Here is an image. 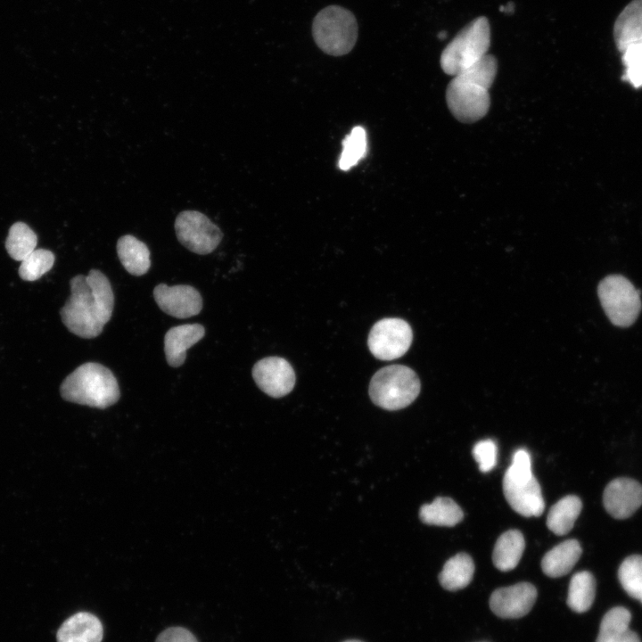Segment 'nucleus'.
<instances>
[{"label": "nucleus", "instance_id": "6", "mask_svg": "<svg viewBox=\"0 0 642 642\" xmlns=\"http://www.w3.org/2000/svg\"><path fill=\"white\" fill-rule=\"evenodd\" d=\"M420 389V380L413 369L403 365H391L373 375L369 396L376 406L394 411L410 405L419 395Z\"/></svg>", "mask_w": 642, "mask_h": 642}, {"label": "nucleus", "instance_id": "7", "mask_svg": "<svg viewBox=\"0 0 642 642\" xmlns=\"http://www.w3.org/2000/svg\"><path fill=\"white\" fill-rule=\"evenodd\" d=\"M313 38L325 54L341 56L350 53L358 38V24L349 10L330 5L321 10L313 21Z\"/></svg>", "mask_w": 642, "mask_h": 642}, {"label": "nucleus", "instance_id": "32", "mask_svg": "<svg viewBox=\"0 0 642 642\" xmlns=\"http://www.w3.org/2000/svg\"><path fill=\"white\" fill-rule=\"evenodd\" d=\"M156 642H198L194 635L181 627L169 628L162 631Z\"/></svg>", "mask_w": 642, "mask_h": 642}, {"label": "nucleus", "instance_id": "9", "mask_svg": "<svg viewBox=\"0 0 642 642\" xmlns=\"http://www.w3.org/2000/svg\"><path fill=\"white\" fill-rule=\"evenodd\" d=\"M175 231L183 246L200 255L212 252L223 237L218 226L196 210L180 212L175 221Z\"/></svg>", "mask_w": 642, "mask_h": 642}, {"label": "nucleus", "instance_id": "15", "mask_svg": "<svg viewBox=\"0 0 642 642\" xmlns=\"http://www.w3.org/2000/svg\"><path fill=\"white\" fill-rule=\"evenodd\" d=\"M205 333L200 324H185L170 328L164 337V352L168 364L172 367L182 366L186 350L198 342Z\"/></svg>", "mask_w": 642, "mask_h": 642}, {"label": "nucleus", "instance_id": "10", "mask_svg": "<svg viewBox=\"0 0 642 642\" xmlns=\"http://www.w3.org/2000/svg\"><path fill=\"white\" fill-rule=\"evenodd\" d=\"M413 332L405 320L396 317L377 321L370 330L367 345L378 359L392 360L402 357L409 349Z\"/></svg>", "mask_w": 642, "mask_h": 642}, {"label": "nucleus", "instance_id": "22", "mask_svg": "<svg viewBox=\"0 0 642 642\" xmlns=\"http://www.w3.org/2000/svg\"><path fill=\"white\" fill-rule=\"evenodd\" d=\"M473 572L474 564L472 557L465 553H459L445 563L439 574V581L447 590H458L471 582Z\"/></svg>", "mask_w": 642, "mask_h": 642}, {"label": "nucleus", "instance_id": "1", "mask_svg": "<svg viewBox=\"0 0 642 642\" xmlns=\"http://www.w3.org/2000/svg\"><path fill=\"white\" fill-rule=\"evenodd\" d=\"M70 296L60 314L64 325L72 333L86 339L98 336L111 319L114 295L109 279L97 269L87 276L70 279Z\"/></svg>", "mask_w": 642, "mask_h": 642}, {"label": "nucleus", "instance_id": "13", "mask_svg": "<svg viewBox=\"0 0 642 642\" xmlns=\"http://www.w3.org/2000/svg\"><path fill=\"white\" fill-rule=\"evenodd\" d=\"M537 598L535 587L528 582L496 589L490 596V607L498 617L516 619L526 615Z\"/></svg>", "mask_w": 642, "mask_h": 642}, {"label": "nucleus", "instance_id": "5", "mask_svg": "<svg viewBox=\"0 0 642 642\" xmlns=\"http://www.w3.org/2000/svg\"><path fill=\"white\" fill-rule=\"evenodd\" d=\"M490 45L488 19L478 17L462 29L444 48L440 66L449 75L456 76L479 62Z\"/></svg>", "mask_w": 642, "mask_h": 642}, {"label": "nucleus", "instance_id": "21", "mask_svg": "<svg viewBox=\"0 0 642 642\" xmlns=\"http://www.w3.org/2000/svg\"><path fill=\"white\" fill-rule=\"evenodd\" d=\"M525 547V540L518 530H509L498 539L492 554L494 565L502 572L516 567Z\"/></svg>", "mask_w": 642, "mask_h": 642}, {"label": "nucleus", "instance_id": "26", "mask_svg": "<svg viewBox=\"0 0 642 642\" xmlns=\"http://www.w3.org/2000/svg\"><path fill=\"white\" fill-rule=\"evenodd\" d=\"M37 242V235L27 224L16 222L9 229L5 248L12 259L22 261L36 250Z\"/></svg>", "mask_w": 642, "mask_h": 642}, {"label": "nucleus", "instance_id": "23", "mask_svg": "<svg viewBox=\"0 0 642 642\" xmlns=\"http://www.w3.org/2000/svg\"><path fill=\"white\" fill-rule=\"evenodd\" d=\"M582 509V502L577 496L568 495L550 508L547 517V528L556 535H565L573 527Z\"/></svg>", "mask_w": 642, "mask_h": 642}, {"label": "nucleus", "instance_id": "20", "mask_svg": "<svg viewBox=\"0 0 642 642\" xmlns=\"http://www.w3.org/2000/svg\"><path fill=\"white\" fill-rule=\"evenodd\" d=\"M117 253L124 268L131 275L143 276L150 268V251L147 245L131 235L121 236L117 242Z\"/></svg>", "mask_w": 642, "mask_h": 642}, {"label": "nucleus", "instance_id": "17", "mask_svg": "<svg viewBox=\"0 0 642 642\" xmlns=\"http://www.w3.org/2000/svg\"><path fill=\"white\" fill-rule=\"evenodd\" d=\"M613 36L621 53L630 45L642 44V0H632L619 14Z\"/></svg>", "mask_w": 642, "mask_h": 642}, {"label": "nucleus", "instance_id": "18", "mask_svg": "<svg viewBox=\"0 0 642 642\" xmlns=\"http://www.w3.org/2000/svg\"><path fill=\"white\" fill-rule=\"evenodd\" d=\"M582 548L576 539H567L550 549L542 558L543 572L551 578L567 574L580 559Z\"/></svg>", "mask_w": 642, "mask_h": 642}, {"label": "nucleus", "instance_id": "28", "mask_svg": "<svg viewBox=\"0 0 642 642\" xmlns=\"http://www.w3.org/2000/svg\"><path fill=\"white\" fill-rule=\"evenodd\" d=\"M366 134L364 128L354 127L342 141V152L339 159L340 169L346 171L355 166L366 152Z\"/></svg>", "mask_w": 642, "mask_h": 642}, {"label": "nucleus", "instance_id": "12", "mask_svg": "<svg viewBox=\"0 0 642 642\" xmlns=\"http://www.w3.org/2000/svg\"><path fill=\"white\" fill-rule=\"evenodd\" d=\"M153 297L163 312L177 318L191 317L199 314L202 309L200 292L186 284L168 286L160 284L153 290Z\"/></svg>", "mask_w": 642, "mask_h": 642}, {"label": "nucleus", "instance_id": "27", "mask_svg": "<svg viewBox=\"0 0 642 642\" xmlns=\"http://www.w3.org/2000/svg\"><path fill=\"white\" fill-rule=\"evenodd\" d=\"M618 578L627 594L642 604V556L625 558L620 565Z\"/></svg>", "mask_w": 642, "mask_h": 642}, {"label": "nucleus", "instance_id": "8", "mask_svg": "<svg viewBox=\"0 0 642 642\" xmlns=\"http://www.w3.org/2000/svg\"><path fill=\"white\" fill-rule=\"evenodd\" d=\"M601 306L613 325L628 327L635 323L640 310V292L621 275H609L597 286Z\"/></svg>", "mask_w": 642, "mask_h": 642}, {"label": "nucleus", "instance_id": "11", "mask_svg": "<svg viewBox=\"0 0 642 642\" xmlns=\"http://www.w3.org/2000/svg\"><path fill=\"white\" fill-rule=\"evenodd\" d=\"M252 377L258 387L273 398L287 395L295 384L293 368L287 360L279 357L259 360L252 367Z\"/></svg>", "mask_w": 642, "mask_h": 642}, {"label": "nucleus", "instance_id": "3", "mask_svg": "<svg viewBox=\"0 0 642 642\" xmlns=\"http://www.w3.org/2000/svg\"><path fill=\"white\" fill-rule=\"evenodd\" d=\"M64 400L93 407L105 408L119 399V388L111 371L104 366L86 362L77 367L62 383Z\"/></svg>", "mask_w": 642, "mask_h": 642}, {"label": "nucleus", "instance_id": "24", "mask_svg": "<svg viewBox=\"0 0 642 642\" xmlns=\"http://www.w3.org/2000/svg\"><path fill=\"white\" fill-rule=\"evenodd\" d=\"M419 516L426 524L451 527L463 519L464 514L452 498L439 497L432 503L423 505Z\"/></svg>", "mask_w": 642, "mask_h": 642}, {"label": "nucleus", "instance_id": "4", "mask_svg": "<svg viewBox=\"0 0 642 642\" xmlns=\"http://www.w3.org/2000/svg\"><path fill=\"white\" fill-rule=\"evenodd\" d=\"M503 491L510 506L525 517L539 516L545 509L541 488L531 472L530 454L518 449L503 478Z\"/></svg>", "mask_w": 642, "mask_h": 642}, {"label": "nucleus", "instance_id": "31", "mask_svg": "<svg viewBox=\"0 0 642 642\" xmlns=\"http://www.w3.org/2000/svg\"><path fill=\"white\" fill-rule=\"evenodd\" d=\"M473 456L482 473L492 470L497 464L498 447L492 440L478 441L473 448Z\"/></svg>", "mask_w": 642, "mask_h": 642}, {"label": "nucleus", "instance_id": "30", "mask_svg": "<svg viewBox=\"0 0 642 642\" xmlns=\"http://www.w3.org/2000/svg\"><path fill=\"white\" fill-rule=\"evenodd\" d=\"M621 61L625 66L622 79L635 88L642 86V44L632 45L622 52Z\"/></svg>", "mask_w": 642, "mask_h": 642}, {"label": "nucleus", "instance_id": "2", "mask_svg": "<svg viewBox=\"0 0 642 642\" xmlns=\"http://www.w3.org/2000/svg\"><path fill=\"white\" fill-rule=\"evenodd\" d=\"M498 70L493 55H485L479 62L454 76L449 82L446 100L452 114L462 122L483 118L490 105L489 89Z\"/></svg>", "mask_w": 642, "mask_h": 642}, {"label": "nucleus", "instance_id": "19", "mask_svg": "<svg viewBox=\"0 0 642 642\" xmlns=\"http://www.w3.org/2000/svg\"><path fill=\"white\" fill-rule=\"evenodd\" d=\"M630 619L627 609H611L602 619L596 642H640L637 633L630 629Z\"/></svg>", "mask_w": 642, "mask_h": 642}, {"label": "nucleus", "instance_id": "25", "mask_svg": "<svg viewBox=\"0 0 642 642\" xmlns=\"http://www.w3.org/2000/svg\"><path fill=\"white\" fill-rule=\"evenodd\" d=\"M596 594V581L587 571L576 572L571 579L567 605L576 613L588 611L593 604Z\"/></svg>", "mask_w": 642, "mask_h": 642}, {"label": "nucleus", "instance_id": "29", "mask_svg": "<svg viewBox=\"0 0 642 642\" xmlns=\"http://www.w3.org/2000/svg\"><path fill=\"white\" fill-rule=\"evenodd\" d=\"M19 275L25 281H35L48 272L54 266V255L45 249H36L21 261Z\"/></svg>", "mask_w": 642, "mask_h": 642}, {"label": "nucleus", "instance_id": "34", "mask_svg": "<svg viewBox=\"0 0 642 642\" xmlns=\"http://www.w3.org/2000/svg\"><path fill=\"white\" fill-rule=\"evenodd\" d=\"M344 642H362V641L357 640V639H350V640H346Z\"/></svg>", "mask_w": 642, "mask_h": 642}, {"label": "nucleus", "instance_id": "33", "mask_svg": "<svg viewBox=\"0 0 642 642\" xmlns=\"http://www.w3.org/2000/svg\"><path fill=\"white\" fill-rule=\"evenodd\" d=\"M438 36L440 38H445L446 34H445V32L441 31V32H440V34Z\"/></svg>", "mask_w": 642, "mask_h": 642}, {"label": "nucleus", "instance_id": "14", "mask_svg": "<svg viewBox=\"0 0 642 642\" xmlns=\"http://www.w3.org/2000/svg\"><path fill=\"white\" fill-rule=\"evenodd\" d=\"M603 503L611 516L626 519L642 506V485L630 478L614 479L604 490Z\"/></svg>", "mask_w": 642, "mask_h": 642}, {"label": "nucleus", "instance_id": "16", "mask_svg": "<svg viewBox=\"0 0 642 642\" xmlns=\"http://www.w3.org/2000/svg\"><path fill=\"white\" fill-rule=\"evenodd\" d=\"M103 630L94 614L80 612L68 618L57 632L58 642H101Z\"/></svg>", "mask_w": 642, "mask_h": 642}]
</instances>
